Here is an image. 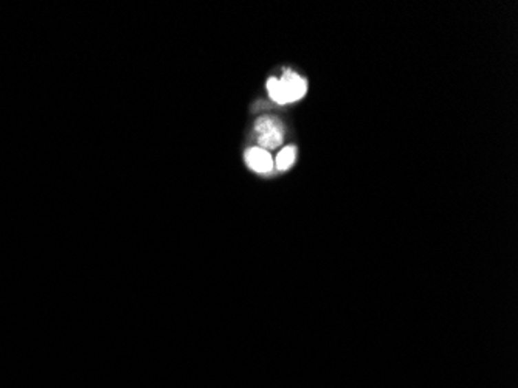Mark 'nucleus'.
<instances>
[{"label":"nucleus","mask_w":518,"mask_h":388,"mask_svg":"<svg viewBox=\"0 0 518 388\" xmlns=\"http://www.w3.org/2000/svg\"><path fill=\"white\" fill-rule=\"evenodd\" d=\"M306 81L301 76H298L292 72H285L281 80L277 78H270L267 83V90L273 101L279 103V105H285V103H292L300 100L306 94Z\"/></svg>","instance_id":"f257e3e1"},{"label":"nucleus","mask_w":518,"mask_h":388,"mask_svg":"<svg viewBox=\"0 0 518 388\" xmlns=\"http://www.w3.org/2000/svg\"><path fill=\"white\" fill-rule=\"evenodd\" d=\"M247 163L248 166L256 173H270L273 169V160L269 151L263 148H252L247 151Z\"/></svg>","instance_id":"7ed1b4c3"},{"label":"nucleus","mask_w":518,"mask_h":388,"mask_svg":"<svg viewBox=\"0 0 518 388\" xmlns=\"http://www.w3.org/2000/svg\"><path fill=\"white\" fill-rule=\"evenodd\" d=\"M295 162V149L292 147H288L284 148L281 153L278 154L277 157V168L281 169V171H284V169H288L292 166V163Z\"/></svg>","instance_id":"20e7f679"},{"label":"nucleus","mask_w":518,"mask_h":388,"mask_svg":"<svg viewBox=\"0 0 518 388\" xmlns=\"http://www.w3.org/2000/svg\"><path fill=\"white\" fill-rule=\"evenodd\" d=\"M255 131L258 134V142L263 149H273L281 144L284 138L283 125L277 118L263 117L256 121Z\"/></svg>","instance_id":"f03ea898"}]
</instances>
